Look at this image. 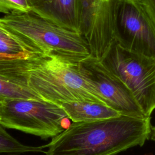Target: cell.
I'll return each mask as SVG.
<instances>
[{
    "label": "cell",
    "instance_id": "cell-1",
    "mask_svg": "<svg viewBox=\"0 0 155 155\" xmlns=\"http://www.w3.org/2000/svg\"><path fill=\"white\" fill-rule=\"evenodd\" d=\"M151 117L119 115L72 122L44 145L46 155H116L150 139Z\"/></svg>",
    "mask_w": 155,
    "mask_h": 155
},
{
    "label": "cell",
    "instance_id": "cell-2",
    "mask_svg": "<svg viewBox=\"0 0 155 155\" xmlns=\"http://www.w3.org/2000/svg\"><path fill=\"white\" fill-rule=\"evenodd\" d=\"M83 62L54 55L35 54L28 70V86L44 101L59 106L74 102L106 104Z\"/></svg>",
    "mask_w": 155,
    "mask_h": 155
},
{
    "label": "cell",
    "instance_id": "cell-3",
    "mask_svg": "<svg viewBox=\"0 0 155 155\" xmlns=\"http://www.w3.org/2000/svg\"><path fill=\"white\" fill-rule=\"evenodd\" d=\"M5 30L32 54L54 55L83 62L91 58L81 35L51 22L32 11L0 18Z\"/></svg>",
    "mask_w": 155,
    "mask_h": 155
},
{
    "label": "cell",
    "instance_id": "cell-4",
    "mask_svg": "<svg viewBox=\"0 0 155 155\" xmlns=\"http://www.w3.org/2000/svg\"><path fill=\"white\" fill-rule=\"evenodd\" d=\"M131 90L145 116L155 109V58L127 50L115 40L99 61Z\"/></svg>",
    "mask_w": 155,
    "mask_h": 155
},
{
    "label": "cell",
    "instance_id": "cell-5",
    "mask_svg": "<svg viewBox=\"0 0 155 155\" xmlns=\"http://www.w3.org/2000/svg\"><path fill=\"white\" fill-rule=\"evenodd\" d=\"M61 106L46 101L14 99L0 102V125L42 139L54 137L68 127Z\"/></svg>",
    "mask_w": 155,
    "mask_h": 155
},
{
    "label": "cell",
    "instance_id": "cell-6",
    "mask_svg": "<svg viewBox=\"0 0 155 155\" xmlns=\"http://www.w3.org/2000/svg\"><path fill=\"white\" fill-rule=\"evenodd\" d=\"M113 22L120 45L155 58V28L137 0H115Z\"/></svg>",
    "mask_w": 155,
    "mask_h": 155
},
{
    "label": "cell",
    "instance_id": "cell-7",
    "mask_svg": "<svg viewBox=\"0 0 155 155\" xmlns=\"http://www.w3.org/2000/svg\"><path fill=\"white\" fill-rule=\"evenodd\" d=\"M115 0H78L79 33L91 58L101 61L114 40Z\"/></svg>",
    "mask_w": 155,
    "mask_h": 155
},
{
    "label": "cell",
    "instance_id": "cell-8",
    "mask_svg": "<svg viewBox=\"0 0 155 155\" xmlns=\"http://www.w3.org/2000/svg\"><path fill=\"white\" fill-rule=\"evenodd\" d=\"M83 63L90 79L109 107L122 115L146 117L131 90L99 61L90 58Z\"/></svg>",
    "mask_w": 155,
    "mask_h": 155
},
{
    "label": "cell",
    "instance_id": "cell-9",
    "mask_svg": "<svg viewBox=\"0 0 155 155\" xmlns=\"http://www.w3.org/2000/svg\"><path fill=\"white\" fill-rule=\"evenodd\" d=\"M34 55L0 58V102L14 99L44 101L28 84V70Z\"/></svg>",
    "mask_w": 155,
    "mask_h": 155
},
{
    "label": "cell",
    "instance_id": "cell-10",
    "mask_svg": "<svg viewBox=\"0 0 155 155\" xmlns=\"http://www.w3.org/2000/svg\"><path fill=\"white\" fill-rule=\"evenodd\" d=\"M29 4L38 15L79 33L78 0H29Z\"/></svg>",
    "mask_w": 155,
    "mask_h": 155
},
{
    "label": "cell",
    "instance_id": "cell-11",
    "mask_svg": "<svg viewBox=\"0 0 155 155\" xmlns=\"http://www.w3.org/2000/svg\"><path fill=\"white\" fill-rule=\"evenodd\" d=\"M61 107L73 122H88L122 115L105 104L96 102H74Z\"/></svg>",
    "mask_w": 155,
    "mask_h": 155
},
{
    "label": "cell",
    "instance_id": "cell-12",
    "mask_svg": "<svg viewBox=\"0 0 155 155\" xmlns=\"http://www.w3.org/2000/svg\"><path fill=\"white\" fill-rule=\"evenodd\" d=\"M0 54L13 58H28L34 55L8 31L1 28Z\"/></svg>",
    "mask_w": 155,
    "mask_h": 155
},
{
    "label": "cell",
    "instance_id": "cell-13",
    "mask_svg": "<svg viewBox=\"0 0 155 155\" xmlns=\"http://www.w3.org/2000/svg\"><path fill=\"white\" fill-rule=\"evenodd\" d=\"M0 125V153L44 152V146L33 147L22 144L8 134Z\"/></svg>",
    "mask_w": 155,
    "mask_h": 155
},
{
    "label": "cell",
    "instance_id": "cell-14",
    "mask_svg": "<svg viewBox=\"0 0 155 155\" xmlns=\"http://www.w3.org/2000/svg\"><path fill=\"white\" fill-rule=\"evenodd\" d=\"M30 11L29 0H0V13L9 15Z\"/></svg>",
    "mask_w": 155,
    "mask_h": 155
},
{
    "label": "cell",
    "instance_id": "cell-15",
    "mask_svg": "<svg viewBox=\"0 0 155 155\" xmlns=\"http://www.w3.org/2000/svg\"><path fill=\"white\" fill-rule=\"evenodd\" d=\"M155 28V0H137Z\"/></svg>",
    "mask_w": 155,
    "mask_h": 155
},
{
    "label": "cell",
    "instance_id": "cell-16",
    "mask_svg": "<svg viewBox=\"0 0 155 155\" xmlns=\"http://www.w3.org/2000/svg\"><path fill=\"white\" fill-rule=\"evenodd\" d=\"M150 138L151 140L155 141V126H153V127L152 126Z\"/></svg>",
    "mask_w": 155,
    "mask_h": 155
},
{
    "label": "cell",
    "instance_id": "cell-17",
    "mask_svg": "<svg viewBox=\"0 0 155 155\" xmlns=\"http://www.w3.org/2000/svg\"><path fill=\"white\" fill-rule=\"evenodd\" d=\"M0 58H15L9 56H7V55H4V54H0Z\"/></svg>",
    "mask_w": 155,
    "mask_h": 155
},
{
    "label": "cell",
    "instance_id": "cell-18",
    "mask_svg": "<svg viewBox=\"0 0 155 155\" xmlns=\"http://www.w3.org/2000/svg\"><path fill=\"white\" fill-rule=\"evenodd\" d=\"M0 28H2V29H4V30H5L4 27H3V25H2L1 23H0Z\"/></svg>",
    "mask_w": 155,
    "mask_h": 155
}]
</instances>
